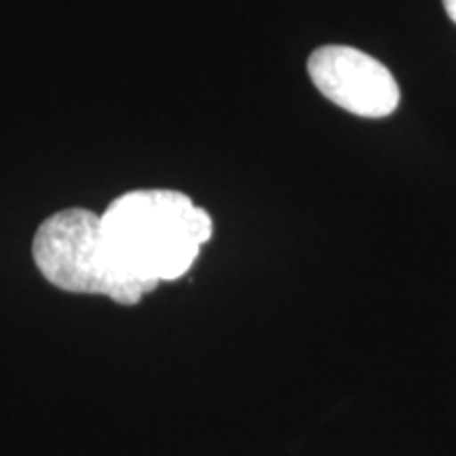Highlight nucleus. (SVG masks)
I'll list each match as a JSON object with an SVG mask.
<instances>
[{
	"label": "nucleus",
	"instance_id": "nucleus-1",
	"mask_svg": "<svg viewBox=\"0 0 456 456\" xmlns=\"http://www.w3.org/2000/svg\"><path fill=\"white\" fill-rule=\"evenodd\" d=\"M100 220L114 265L148 294L186 275L214 235L212 216L184 192L167 188L125 192Z\"/></svg>",
	"mask_w": 456,
	"mask_h": 456
},
{
	"label": "nucleus",
	"instance_id": "nucleus-2",
	"mask_svg": "<svg viewBox=\"0 0 456 456\" xmlns=\"http://www.w3.org/2000/svg\"><path fill=\"white\" fill-rule=\"evenodd\" d=\"M32 256L43 277L64 292L102 294L125 306L148 294L114 265L100 216L89 209H64L45 220L34 235Z\"/></svg>",
	"mask_w": 456,
	"mask_h": 456
},
{
	"label": "nucleus",
	"instance_id": "nucleus-3",
	"mask_svg": "<svg viewBox=\"0 0 456 456\" xmlns=\"http://www.w3.org/2000/svg\"><path fill=\"white\" fill-rule=\"evenodd\" d=\"M315 87L342 110L366 118H383L399 104V87L379 60L345 45L313 51L306 64Z\"/></svg>",
	"mask_w": 456,
	"mask_h": 456
},
{
	"label": "nucleus",
	"instance_id": "nucleus-4",
	"mask_svg": "<svg viewBox=\"0 0 456 456\" xmlns=\"http://www.w3.org/2000/svg\"><path fill=\"white\" fill-rule=\"evenodd\" d=\"M444 7H446V13L450 20L456 24V0H444Z\"/></svg>",
	"mask_w": 456,
	"mask_h": 456
}]
</instances>
